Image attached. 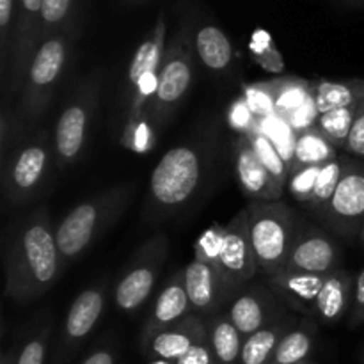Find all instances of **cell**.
Instances as JSON below:
<instances>
[{"label": "cell", "instance_id": "cell-9", "mask_svg": "<svg viewBox=\"0 0 364 364\" xmlns=\"http://www.w3.org/2000/svg\"><path fill=\"white\" fill-rule=\"evenodd\" d=\"M100 92H102V70L96 68L66 100V105L60 110L53 130L57 169L71 166L84 155L92 117L100 105Z\"/></svg>", "mask_w": 364, "mask_h": 364}, {"label": "cell", "instance_id": "cell-43", "mask_svg": "<svg viewBox=\"0 0 364 364\" xmlns=\"http://www.w3.org/2000/svg\"><path fill=\"white\" fill-rule=\"evenodd\" d=\"M345 151L355 155L358 159H364V102L358 107L354 124H352L350 135H348Z\"/></svg>", "mask_w": 364, "mask_h": 364}, {"label": "cell", "instance_id": "cell-31", "mask_svg": "<svg viewBox=\"0 0 364 364\" xmlns=\"http://www.w3.org/2000/svg\"><path fill=\"white\" fill-rule=\"evenodd\" d=\"M245 137L251 142L252 149L256 151L258 159L262 160L263 166L269 169V173L279 181V185H283L287 188L288 178H290V171H288V164L284 160L283 153L279 151V148L276 146V142L272 141L270 135H267L262 128H256L251 134H247Z\"/></svg>", "mask_w": 364, "mask_h": 364}, {"label": "cell", "instance_id": "cell-27", "mask_svg": "<svg viewBox=\"0 0 364 364\" xmlns=\"http://www.w3.org/2000/svg\"><path fill=\"white\" fill-rule=\"evenodd\" d=\"M316 343V327L311 322H297L279 341L270 364H302L311 361Z\"/></svg>", "mask_w": 364, "mask_h": 364}, {"label": "cell", "instance_id": "cell-39", "mask_svg": "<svg viewBox=\"0 0 364 364\" xmlns=\"http://www.w3.org/2000/svg\"><path fill=\"white\" fill-rule=\"evenodd\" d=\"M320 169H322V166H311V167H304V169H299L290 174L287 188L288 192L294 196L295 201L308 206L309 199H311V194H313V188H315L316 178H318L320 174Z\"/></svg>", "mask_w": 364, "mask_h": 364}, {"label": "cell", "instance_id": "cell-38", "mask_svg": "<svg viewBox=\"0 0 364 364\" xmlns=\"http://www.w3.org/2000/svg\"><path fill=\"white\" fill-rule=\"evenodd\" d=\"M25 127L21 124L16 109L11 110L4 102L2 117H0V162L11 153V149L23 137Z\"/></svg>", "mask_w": 364, "mask_h": 364}, {"label": "cell", "instance_id": "cell-7", "mask_svg": "<svg viewBox=\"0 0 364 364\" xmlns=\"http://www.w3.org/2000/svg\"><path fill=\"white\" fill-rule=\"evenodd\" d=\"M245 212L259 272L277 276L287 265L302 219L283 201H251Z\"/></svg>", "mask_w": 364, "mask_h": 364}, {"label": "cell", "instance_id": "cell-45", "mask_svg": "<svg viewBox=\"0 0 364 364\" xmlns=\"http://www.w3.org/2000/svg\"><path fill=\"white\" fill-rule=\"evenodd\" d=\"M174 364H217L215 355H213L212 347L208 343V336H206V340L194 345L187 354L181 355Z\"/></svg>", "mask_w": 364, "mask_h": 364}, {"label": "cell", "instance_id": "cell-16", "mask_svg": "<svg viewBox=\"0 0 364 364\" xmlns=\"http://www.w3.org/2000/svg\"><path fill=\"white\" fill-rule=\"evenodd\" d=\"M107 295H109V281L103 279L87 287L75 297L63 323L59 347L60 358L73 354L95 331L105 311Z\"/></svg>", "mask_w": 364, "mask_h": 364}, {"label": "cell", "instance_id": "cell-36", "mask_svg": "<svg viewBox=\"0 0 364 364\" xmlns=\"http://www.w3.org/2000/svg\"><path fill=\"white\" fill-rule=\"evenodd\" d=\"M252 57L258 64H262L267 71H281L284 68L283 57L277 52L276 45L272 41V36L263 28H256L251 36L249 43Z\"/></svg>", "mask_w": 364, "mask_h": 364}, {"label": "cell", "instance_id": "cell-5", "mask_svg": "<svg viewBox=\"0 0 364 364\" xmlns=\"http://www.w3.org/2000/svg\"><path fill=\"white\" fill-rule=\"evenodd\" d=\"M55 164L53 137L46 128L23 135L0 166L2 194L11 206H25L38 199Z\"/></svg>", "mask_w": 364, "mask_h": 364}, {"label": "cell", "instance_id": "cell-2", "mask_svg": "<svg viewBox=\"0 0 364 364\" xmlns=\"http://www.w3.org/2000/svg\"><path fill=\"white\" fill-rule=\"evenodd\" d=\"M213 151L206 142L174 146L160 159L149 178L146 220L159 223L187 208L208 181Z\"/></svg>", "mask_w": 364, "mask_h": 364}, {"label": "cell", "instance_id": "cell-1", "mask_svg": "<svg viewBox=\"0 0 364 364\" xmlns=\"http://www.w3.org/2000/svg\"><path fill=\"white\" fill-rule=\"evenodd\" d=\"M6 297L31 302L50 290L64 265L46 206H39L11 226L6 251Z\"/></svg>", "mask_w": 364, "mask_h": 364}, {"label": "cell", "instance_id": "cell-37", "mask_svg": "<svg viewBox=\"0 0 364 364\" xmlns=\"http://www.w3.org/2000/svg\"><path fill=\"white\" fill-rule=\"evenodd\" d=\"M242 98L247 102L249 109L252 110V114L258 119H267V117L276 114L270 82H255V84L244 85V96Z\"/></svg>", "mask_w": 364, "mask_h": 364}, {"label": "cell", "instance_id": "cell-13", "mask_svg": "<svg viewBox=\"0 0 364 364\" xmlns=\"http://www.w3.org/2000/svg\"><path fill=\"white\" fill-rule=\"evenodd\" d=\"M217 269L220 270L224 279L235 291L251 284L256 274L259 272L251 235H249V220L245 208L240 210L224 228Z\"/></svg>", "mask_w": 364, "mask_h": 364}, {"label": "cell", "instance_id": "cell-14", "mask_svg": "<svg viewBox=\"0 0 364 364\" xmlns=\"http://www.w3.org/2000/svg\"><path fill=\"white\" fill-rule=\"evenodd\" d=\"M341 265V247L322 228L302 220L283 272L329 276Z\"/></svg>", "mask_w": 364, "mask_h": 364}, {"label": "cell", "instance_id": "cell-34", "mask_svg": "<svg viewBox=\"0 0 364 364\" xmlns=\"http://www.w3.org/2000/svg\"><path fill=\"white\" fill-rule=\"evenodd\" d=\"M50 338H52V322L43 320L21 343L16 364H45Z\"/></svg>", "mask_w": 364, "mask_h": 364}, {"label": "cell", "instance_id": "cell-50", "mask_svg": "<svg viewBox=\"0 0 364 364\" xmlns=\"http://www.w3.org/2000/svg\"><path fill=\"white\" fill-rule=\"evenodd\" d=\"M359 240H361V244L364 245V223H363V230H361V235H359Z\"/></svg>", "mask_w": 364, "mask_h": 364}, {"label": "cell", "instance_id": "cell-24", "mask_svg": "<svg viewBox=\"0 0 364 364\" xmlns=\"http://www.w3.org/2000/svg\"><path fill=\"white\" fill-rule=\"evenodd\" d=\"M295 323H297V318L288 315L279 322L270 323L256 331L251 336L244 338L240 364H270L279 341Z\"/></svg>", "mask_w": 364, "mask_h": 364}, {"label": "cell", "instance_id": "cell-46", "mask_svg": "<svg viewBox=\"0 0 364 364\" xmlns=\"http://www.w3.org/2000/svg\"><path fill=\"white\" fill-rule=\"evenodd\" d=\"M117 354L110 347H102L92 350L82 364H116Z\"/></svg>", "mask_w": 364, "mask_h": 364}, {"label": "cell", "instance_id": "cell-25", "mask_svg": "<svg viewBox=\"0 0 364 364\" xmlns=\"http://www.w3.org/2000/svg\"><path fill=\"white\" fill-rule=\"evenodd\" d=\"M206 336L217 364H240L244 336L233 326L226 311L206 318Z\"/></svg>", "mask_w": 364, "mask_h": 364}, {"label": "cell", "instance_id": "cell-19", "mask_svg": "<svg viewBox=\"0 0 364 364\" xmlns=\"http://www.w3.org/2000/svg\"><path fill=\"white\" fill-rule=\"evenodd\" d=\"M203 340H206V320L191 313L181 322L142 341L141 348L146 358L176 363L181 355L187 354L194 345Z\"/></svg>", "mask_w": 364, "mask_h": 364}, {"label": "cell", "instance_id": "cell-28", "mask_svg": "<svg viewBox=\"0 0 364 364\" xmlns=\"http://www.w3.org/2000/svg\"><path fill=\"white\" fill-rule=\"evenodd\" d=\"M338 148H334L318 128H311L295 137L294 142V156L290 164V174L299 169L311 166H323L329 160L336 159Z\"/></svg>", "mask_w": 364, "mask_h": 364}, {"label": "cell", "instance_id": "cell-20", "mask_svg": "<svg viewBox=\"0 0 364 364\" xmlns=\"http://www.w3.org/2000/svg\"><path fill=\"white\" fill-rule=\"evenodd\" d=\"M191 313V301H188L187 287H185V270L181 269L171 276L166 287L156 295L148 320H146L144 327H142L141 343L149 340L151 336H155L160 331L181 322Z\"/></svg>", "mask_w": 364, "mask_h": 364}, {"label": "cell", "instance_id": "cell-17", "mask_svg": "<svg viewBox=\"0 0 364 364\" xmlns=\"http://www.w3.org/2000/svg\"><path fill=\"white\" fill-rule=\"evenodd\" d=\"M183 270L192 313L205 320L223 313L237 294L213 263L194 258Z\"/></svg>", "mask_w": 364, "mask_h": 364}, {"label": "cell", "instance_id": "cell-4", "mask_svg": "<svg viewBox=\"0 0 364 364\" xmlns=\"http://www.w3.org/2000/svg\"><path fill=\"white\" fill-rule=\"evenodd\" d=\"M194 16L187 14L167 41L159 71L156 91L148 105V124L159 135L176 114L192 85L194 77Z\"/></svg>", "mask_w": 364, "mask_h": 364}, {"label": "cell", "instance_id": "cell-51", "mask_svg": "<svg viewBox=\"0 0 364 364\" xmlns=\"http://www.w3.org/2000/svg\"><path fill=\"white\" fill-rule=\"evenodd\" d=\"M127 2H130V4H141V2H146V0H127Z\"/></svg>", "mask_w": 364, "mask_h": 364}, {"label": "cell", "instance_id": "cell-53", "mask_svg": "<svg viewBox=\"0 0 364 364\" xmlns=\"http://www.w3.org/2000/svg\"><path fill=\"white\" fill-rule=\"evenodd\" d=\"M363 359H364V350H363Z\"/></svg>", "mask_w": 364, "mask_h": 364}, {"label": "cell", "instance_id": "cell-10", "mask_svg": "<svg viewBox=\"0 0 364 364\" xmlns=\"http://www.w3.org/2000/svg\"><path fill=\"white\" fill-rule=\"evenodd\" d=\"M169 256V238L159 233L135 251L130 265L114 288V302L121 313L134 315L155 291Z\"/></svg>", "mask_w": 364, "mask_h": 364}, {"label": "cell", "instance_id": "cell-32", "mask_svg": "<svg viewBox=\"0 0 364 364\" xmlns=\"http://www.w3.org/2000/svg\"><path fill=\"white\" fill-rule=\"evenodd\" d=\"M343 166H345V156H336V159L323 164L322 169H320L318 178H316L311 199H309L308 206H306L309 212H313L316 215V213L322 212V210L326 208L327 203L331 201V198H333L334 192H336L338 183H340V178L341 174H343Z\"/></svg>", "mask_w": 364, "mask_h": 364}, {"label": "cell", "instance_id": "cell-22", "mask_svg": "<svg viewBox=\"0 0 364 364\" xmlns=\"http://www.w3.org/2000/svg\"><path fill=\"white\" fill-rule=\"evenodd\" d=\"M194 50L203 66L215 75H224L235 63L233 43L213 21H199L194 16Z\"/></svg>", "mask_w": 364, "mask_h": 364}, {"label": "cell", "instance_id": "cell-44", "mask_svg": "<svg viewBox=\"0 0 364 364\" xmlns=\"http://www.w3.org/2000/svg\"><path fill=\"white\" fill-rule=\"evenodd\" d=\"M364 323V269L355 277L354 287V299H352L350 313H348V327L355 329V327Z\"/></svg>", "mask_w": 364, "mask_h": 364}, {"label": "cell", "instance_id": "cell-49", "mask_svg": "<svg viewBox=\"0 0 364 364\" xmlns=\"http://www.w3.org/2000/svg\"><path fill=\"white\" fill-rule=\"evenodd\" d=\"M149 364H174V363L164 361V359H151V361H149Z\"/></svg>", "mask_w": 364, "mask_h": 364}, {"label": "cell", "instance_id": "cell-48", "mask_svg": "<svg viewBox=\"0 0 364 364\" xmlns=\"http://www.w3.org/2000/svg\"><path fill=\"white\" fill-rule=\"evenodd\" d=\"M347 4H350V6H355V7H363L364 6V0H345Z\"/></svg>", "mask_w": 364, "mask_h": 364}, {"label": "cell", "instance_id": "cell-11", "mask_svg": "<svg viewBox=\"0 0 364 364\" xmlns=\"http://www.w3.org/2000/svg\"><path fill=\"white\" fill-rule=\"evenodd\" d=\"M316 219L343 238L361 235L364 223V162L345 156L343 174L336 192Z\"/></svg>", "mask_w": 364, "mask_h": 364}, {"label": "cell", "instance_id": "cell-21", "mask_svg": "<svg viewBox=\"0 0 364 364\" xmlns=\"http://www.w3.org/2000/svg\"><path fill=\"white\" fill-rule=\"evenodd\" d=\"M355 277L348 270L338 269L326 277L316 297L313 316L323 326H336L350 313Z\"/></svg>", "mask_w": 364, "mask_h": 364}, {"label": "cell", "instance_id": "cell-15", "mask_svg": "<svg viewBox=\"0 0 364 364\" xmlns=\"http://www.w3.org/2000/svg\"><path fill=\"white\" fill-rule=\"evenodd\" d=\"M226 315L244 338L256 331L279 322L288 316L287 302L281 301L272 290L259 284H247L233 295L226 308Z\"/></svg>", "mask_w": 364, "mask_h": 364}, {"label": "cell", "instance_id": "cell-41", "mask_svg": "<svg viewBox=\"0 0 364 364\" xmlns=\"http://www.w3.org/2000/svg\"><path fill=\"white\" fill-rule=\"evenodd\" d=\"M226 119L228 124L240 135H247L251 134L252 130H256L259 121L258 117L252 114V110L249 109L247 102H245L244 98H237L235 102H231V105L228 107Z\"/></svg>", "mask_w": 364, "mask_h": 364}, {"label": "cell", "instance_id": "cell-18", "mask_svg": "<svg viewBox=\"0 0 364 364\" xmlns=\"http://www.w3.org/2000/svg\"><path fill=\"white\" fill-rule=\"evenodd\" d=\"M235 171L249 201H281L284 187L263 166L245 135L235 142Z\"/></svg>", "mask_w": 364, "mask_h": 364}, {"label": "cell", "instance_id": "cell-29", "mask_svg": "<svg viewBox=\"0 0 364 364\" xmlns=\"http://www.w3.org/2000/svg\"><path fill=\"white\" fill-rule=\"evenodd\" d=\"M77 14L78 0H43L39 43L57 34H68L73 38L75 27H77Z\"/></svg>", "mask_w": 364, "mask_h": 364}, {"label": "cell", "instance_id": "cell-26", "mask_svg": "<svg viewBox=\"0 0 364 364\" xmlns=\"http://www.w3.org/2000/svg\"><path fill=\"white\" fill-rule=\"evenodd\" d=\"M315 102L320 114L361 105L364 102V80H320L315 85Z\"/></svg>", "mask_w": 364, "mask_h": 364}, {"label": "cell", "instance_id": "cell-3", "mask_svg": "<svg viewBox=\"0 0 364 364\" xmlns=\"http://www.w3.org/2000/svg\"><path fill=\"white\" fill-rule=\"evenodd\" d=\"M135 192L137 187L134 183L110 187L78 203L63 217L59 226L55 228V238L64 269L84 256L89 247L100 240V237L112 224L117 223V219L134 201Z\"/></svg>", "mask_w": 364, "mask_h": 364}, {"label": "cell", "instance_id": "cell-35", "mask_svg": "<svg viewBox=\"0 0 364 364\" xmlns=\"http://www.w3.org/2000/svg\"><path fill=\"white\" fill-rule=\"evenodd\" d=\"M14 16H16V0H0V71H2L4 85L9 75Z\"/></svg>", "mask_w": 364, "mask_h": 364}, {"label": "cell", "instance_id": "cell-54", "mask_svg": "<svg viewBox=\"0 0 364 364\" xmlns=\"http://www.w3.org/2000/svg\"><path fill=\"white\" fill-rule=\"evenodd\" d=\"M363 247H364V245H363Z\"/></svg>", "mask_w": 364, "mask_h": 364}, {"label": "cell", "instance_id": "cell-8", "mask_svg": "<svg viewBox=\"0 0 364 364\" xmlns=\"http://www.w3.org/2000/svg\"><path fill=\"white\" fill-rule=\"evenodd\" d=\"M71 36L57 34L39 43L16 105V112L25 128L34 127L48 110L53 92L59 87L71 60Z\"/></svg>", "mask_w": 364, "mask_h": 364}, {"label": "cell", "instance_id": "cell-30", "mask_svg": "<svg viewBox=\"0 0 364 364\" xmlns=\"http://www.w3.org/2000/svg\"><path fill=\"white\" fill-rule=\"evenodd\" d=\"M274 95V107L281 119H287L290 114L301 109L313 95L315 85L313 82L299 77H283L276 80H269Z\"/></svg>", "mask_w": 364, "mask_h": 364}, {"label": "cell", "instance_id": "cell-52", "mask_svg": "<svg viewBox=\"0 0 364 364\" xmlns=\"http://www.w3.org/2000/svg\"><path fill=\"white\" fill-rule=\"evenodd\" d=\"M302 364H318V363H315V361H308V363H302Z\"/></svg>", "mask_w": 364, "mask_h": 364}, {"label": "cell", "instance_id": "cell-12", "mask_svg": "<svg viewBox=\"0 0 364 364\" xmlns=\"http://www.w3.org/2000/svg\"><path fill=\"white\" fill-rule=\"evenodd\" d=\"M43 0H16L13 41H11L9 75L4 85V102L9 96L20 95L25 75L31 66L39 45V25H41Z\"/></svg>", "mask_w": 364, "mask_h": 364}, {"label": "cell", "instance_id": "cell-6", "mask_svg": "<svg viewBox=\"0 0 364 364\" xmlns=\"http://www.w3.org/2000/svg\"><path fill=\"white\" fill-rule=\"evenodd\" d=\"M167 46V21L166 13H160L153 25L151 32L142 39L135 50L128 66L127 77V123H124L121 142L132 149L134 139L141 128H146L148 119V105L156 91L160 64Z\"/></svg>", "mask_w": 364, "mask_h": 364}, {"label": "cell", "instance_id": "cell-23", "mask_svg": "<svg viewBox=\"0 0 364 364\" xmlns=\"http://www.w3.org/2000/svg\"><path fill=\"white\" fill-rule=\"evenodd\" d=\"M326 277L320 274L281 272L269 277V287L291 309L313 315L316 297L326 283Z\"/></svg>", "mask_w": 364, "mask_h": 364}, {"label": "cell", "instance_id": "cell-42", "mask_svg": "<svg viewBox=\"0 0 364 364\" xmlns=\"http://www.w3.org/2000/svg\"><path fill=\"white\" fill-rule=\"evenodd\" d=\"M318 117H320V112H318V107H316V102H315V95H313L311 98H309L308 102L301 107V109L295 110L294 114H290V116L284 119V123H287L291 130L297 132V135H299V134H302V132L315 128Z\"/></svg>", "mask_w": 364, "mask_h": 364}, {"label": "cell", "instance_id": "cell-47", "mask_svg": "<svg viewBox=\"0 0 364 364\" xmlns=\"http://www.w3.org/2000/svg\"><path fill=\"white\" fill-rule=\"evenodd\" d=\"M20 347L21 341L16 340L6 352L2 354V359H0V364H16L18 361V354H20Z\"/></svg>", "mask_w": 364, "mask_h": 364}, {"label": "cell", "instance_id": "cell-33", "mask_svg": "<svg viewBox=\"0 0 364 364\" xmlns=\"http://www.w3.org/2000/svg\"><path fill=\"white\" fill-rule=\"evenodd\" d=\"M359 107V105H358ZM358 107H350V109H338L331 110V112L320 114L318 121H316V128L323 134V137L338 149H345L350 135L352 124H354L355 112Z\"/></svg>", "mask_w": 364, "mask_h": 364}, {"label": "cell", "instance_id": "cell-40", "mask_svg": "<svg viewBox=\"0 0 364 364\" xmlns=\"http://www.w3.org/2000/svg\"><path fill=\"white\" fill-rule=\"evenodd\" d=\"M224 228L219 223L212 224L206 231H203L198 237L194 244V258L205 259V262L213 263L217 265V258H219L220 245H223V237H224Z\"/></svg>", "mask_w": 364, "mask_h": 364}]
</instances>
